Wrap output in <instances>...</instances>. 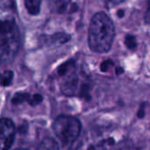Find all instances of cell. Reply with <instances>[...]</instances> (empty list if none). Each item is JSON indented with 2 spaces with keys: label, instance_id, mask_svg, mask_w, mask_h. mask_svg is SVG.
I'll return each instance as SVG.
<instances>
[{
  "label": "cell",
  "instance_id": "cell-4",
  "mask_svg": "<svg viewBox=\"0 0 150 150\" xmlns=\"http://www.w3.org/2000/svg\"><path fill=\"white\" fill-rule=\"evenodd\" d=\"M81 128V122L69 115H61L53 123L54 133L64 146H70L74 143L80 134Z\"/></svg>",
  "mask_w": 150,
  "mask_h": 150
},
{
  "label": "cell",
  "instance_id": "cell-5",
  "mask_svg": "<svg viewBox=\"0 0 150 150\" xmlns=\"http://www.w3.org/2000/svg\"><path fill=\"white\" fill-rule=\"evenodd\" d=\"M15 138V126L10 119H0V150H9Z\"/></svg>",
  "mask_w": 150,
  "mask_h": 150
},
{
  "label": "cell",
  "instance_id": "cell-14",
  "mask_svg": "<svg viewBox=\"0 0 150 150\" xmlns=\"http://www.w3.org/2000/svg\"><path fill=\"white\" fill-rule=\"evenodd\" d=\"M112 66H113V62L111 61V60H106V61H104V62L101 63V65H100V69H101V71L105 72V71L109 70Z\"/></svg>",
  "mask_w": 150,
  "mask_h": 150
},
{
  "label": "cell",
  "instance_id": "cell-1",
  "mask_svg": "<svg viewBox=\"0 0 150 150\" xmlns=\"http://www.w3.org/2000/svg\"><path fill=\"white\" fill-rule=\"evenodd\" d=\"M114 37L115 28L112 19L103 11L96 13L89 28L90 48L96 53H106L111 49Z\"/></svg>",
  "mask_w": 150,
  "mask_h": 150
},
{
  "label": "cell",
  "instance_id": "cell-3",
  "mask_svg": "<svg viewBox=\"0 0 150 150\" xmlns=\"http://www.w3.org/2000/svg\"><path fill=\"white\" fill-rule=\"evenodd\" d=\"M61 78L62 91L67 96H75L77 94L86 95L88 93V83H82L81 78L76 73L75 62L70 60L57 69Z\"/></svg>",
  "mask_w": 150,
  "mask_h": 150
},
{
  "label": "cell",
  "instance_id": "cell-18",
  "mask_svg": "<svg viewBox=\"0 0 150 150\" xmlns=\"http://www.w3.org/2000/svg\"><path fill=\"white\" fill-rule=\"evenodd\" d=\"M117 13H118V16H119L120 18L124 17V11H123V10H119Z\"/></svg>",
  "mask_w": 150,
  "mask_h": 150
},
{
  "label": "cell",
  "instance_id": "cell-12",
  "mask_svg": "<svg viewBox=\"0 0 150 150\" xmlns=\"http://www.w3.org/2000/svg\"><path fill=\"white\" fill-rule=\"evenodd\" d=\"M125 44L126 46L131 49V50H134L137 47V40H136V38L134 36V35H131V34H128L126 36L125 38Z\"/></svg>",
  "mask_w": 150,
  "mask_h": 150
},
{
  "label": "cell",
  "instance_id": "cell-8",
  "mask_svg": "<svg viewBox=\"0 0 150 150\" xmlns=\"http://www.w3.org/2000/svg\"><path fill=\"white\" fill-rule=\"evenodd\" d=\"M112 150H134V145L133 142L129 139H124L115 143Z\"/></svg>",
  "mask_w": 150,
  "mask_h": 150
},
{
  "label": "cell",
  "instance_id": "cell-6",
  "mask_svg": "<svg viewBox=\"0 0 150 150\" xmlns=\"http://www.w3.org/2000/svg\"><path fill=\"white\" fill-rule=\"evenodd\" d=\"M77 150H105L102 141H83L77 148Z\"/></svg>",
  "mask_w": 150,
  "mask_h": 150
},
{
  "label": "cell",
  "instance_id": "cell-9",
  "mask_svg": "<svg viewBox=\"0 0 150 150\" xmlns=\"http://www.w3.org/2000/svg\"><path fill=\"white\" fill-rule=\"evenodd\" d=\"M37 150H59L57 142L52 138L44 139Z\"/></svg>",
  "mask_w": 150,
  "mask_h": 150
},
{
  "label": "cell",
  "instance_id": "cell-2",
  "mask_svg": "<svg viewBox=\"0 0 150 150\" xmlns=\"http://www.w3.org/2000/svg\"><path fill=\"white\" fill-rule=\"evenodd\" d=\"M21 44L20 31L11 14H0V66L11 63Z\"/></svg>",
  "mask_w": 150,
  "mask_h": 150
},
{
  "label": "cell",
  "instance_id": "cell-7",
  "mask_svg": "<svg viewBox=\"0 0 150 150\" xmlns=\"http://www.w3.org/2000/svg\"><path fill=\"white\" fill-rule=\"evenodd\" d=\"M40 0H26L25 1V7L28 12L32 15H37L40 10Z\"/></svg>",
  "mask_w": 150,
  "mask_h": 150
},
{
  "label": "cell",
  "instance_id": "cell-16",
  "mask_svg": "<svg viewBox=\"0 0 150 150\" xmlns=\"http://www.w3.org/2000/svg\"><path fill=\"white\" fill-rule=\"evenodd\" d=\"M144 115H145V111H144V106H143V105H142L141 106L140 110L138 111V117H139V118H143Z\"/></svg>",
  "mask_w": 150,
  "mask_h": 150
},
{
  "label": "cell",
  "instance_id": "cell-19",
  "mask_svg": "<svg viewBox=\"0 0 150 150\" xmlns=\"http://www.w3.org/2000/svg\"><path fill=\"white\" fill-rule=\"evenodd\" d=\"M15 150H27V149H15Z\"/></svg>",
  "mask_w": 150,
  "mask_h": 150
},
{
  "label": "cell",
  "instance_id": "cell-13",
  "mask_svg": "<svg viewBox=\"0 0 150 150\" xmlns=\"http://www.w3.org/2000/svg\"><path fill=\"white\" fill-rule=\"evenodd\" d=\"M42 100H43V98H42L41 95H40V94H35V95H33V96H31V99H30L29 104H30L31 105L33 106V105H36L40 104V103L42 102Z\"/></svg>",
  "mask_w": 150,
  "mask_h": 150
},
{
  "label": "cell",
  "instance_id": "cell-15",
  "mask_svg": "<svg viewBox=\"0 0 150 150\" xmlns=\"http://www.w3.org/2000/svg\"><path fill=\"white\" fill-rule=\"evenodd\" d=\"M145 21L147 24H150V1L149 2V5H148V9L146 11V14H145Z\"/></svg>",
  "mask_w": 150,
  "mask_h": 150
},
{
  "label": "cell",
  "instance_id": "cell-10",
  "mask_svg": "<svg viewBox=\"0 0 150 150\" xmlns=\"http://www.w3.org/2000/svg\"><path fill=\"white\" fill-rule=\"evenodd\" d=\"M13 80V72L11 70H5L4 73H0V85L8 86Z\"/></svg>",
  "mask_w": 150,
  "mask_h": 150
},
{
  "label": "cell",
  "instance_id": "cell-17",
  "mask_svg": "<svg viewBox=\"0 0 150 150\" xmlns=\"http://www.w3.org/2000/svg\"><path fill=\"white\" fill-rule=\"evenodd\" d=\"M123 72H124V69H123L122 68L118 67V68L116 69V74H117V75H120V74H122Z\"/></svg>",
  "mask_w": 150,
  "mask_h": 150
},
{
  "label": "cell",
  "instance_id": "cell-11",
  "mask_svg": "<svg viewBox=\"0 0 150 150\" xmlns=\"http://www.w3.org/2000/svg\"><path fill=\"white\" fill-rule=\"evenodd\" d=\"M30 99H31V96L27 93H17L14 97H13V99H12V103L14 105H18L20 103H23L25 101L26 102H30Z\"/></svg>",
  "mask_w": 150,
  "mask_h": 150
}]
</instances>
